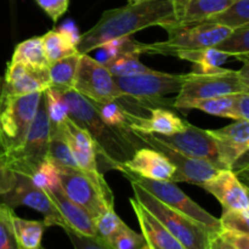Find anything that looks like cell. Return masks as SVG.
Segmentation results:
<instances>
[{
	"label": "cell",
	"mask_w": 249,
	"mask_h": 249,
	"mask_svg": "<svg viewBox=\"0 0 249 249\" xmlns=\"http://www.w3.org/2000/svg\"><path fill=\"white\" fill-rule=\"evenodd\" d=\"M184 0H129L124 6L106 10L94 27L82 34L78 53H89L106 41L130 36L147 27L179 22Z\"/></svg>",
	"instance_id": "cell-1"
},
{
	"label": "cell",
	"mask_w": 249,
	"mask_h": 249,
	"mask_svg": "<svg viewBox=\"0 0 249 249\" xmlns=\"http://www.w3.org/2000/svg\"><path fill=\"white\" fill-rule=\"evenodd\" d=\"M68 106V118L84 129L92 139L96 155L104 160L107 169L124 170V164L136 150L146 147L130 128L109 126L100 118L91 101L74 89L62 91Z\"/></svg>",
	"instance_id": "cell-2"
},
{
	"label": "cell",
	"mask_w": 249,
	"mask_h": 249,
	"mask_svg": "<svg viewBox=\"0 0 249 249\" xmlns=\"http://www.w3.org/2000/svg\"><path fill=\"white\" fill-rule=\"evenodd\" d=\"M43 92L10 94L0 82V155H10L26 141Z\"/></svg>",
	"instance_id": "cell-3"
},
{
	"label": "cell",
	"mask_w": 249,
	"mask_h": 249,
	"mask_svg": "<svg viewBox=\"0 0 249 249\" xmlns=\"http://www.w3.org/2000/svg\"><path fill=\"white\" fill-rule=\"evenodd\" d=\"M249 91L248 61L241 71H231L223 68L214 73L192 72L184 74L181 88L175 97L173 106L186 108L195 100L235 95Z\"/></svg>",
	"instance_id": "cell-4"
},
{
	"label": "cell",
	"mask_w": 249,
	"mask_h": 249,
	"mask_svg": "<svg viewBox=\"0 0 249 249\" xmlns=\"http://www.w3.org/2000/svg\"><path fill=\"white\" fill-rule=\"evenodd\" d=\"M135 199L142 204L185 249H209L213 233L198 221L174 211L136 182L130 181ZM216 236V235H215Z\"/></svg>",
	"instance_id": "cell-5"
},
{
	"label": "cell",
	"mask_w": 249,
	"mask_h": 249,
	"mask_svg": "<svg viewBox=\"0 0 249 249\" xmlns=\"http://www.w3.org/2000/svg\"><path fill=\"white\" fill-rule=\"evenodd\" d=\"M164 29L169 33V38L165 41L152 44L139 43L140 53L178 56V53L182 51L214 48L232 31L229 27L209 22H201L189 26L172 24L164 27Z\"/></svg>",
	"instance_id": "cell-6"
},
{
	"label": "cell",
	"mask_w": 249,
	"mask_h": 249,
	"mask_svg": "<svg viewBox=\"0 0 249 249\" xmlns=\"http://www.w3.org/2000/svg\"><path fill=\"white\" fill-rule=\"evenodd\" d=\"M58 172L61 187L66 196L82 207L94 220L108 209L114 208L113 194L101 173L70 168H61Z\"/></svg>",
	"instance_id": "cell-7"
},
{
	"label": "cell",
	"mask_w": 249,
	"mask_h": 249,
	"mask_svg": "<svg viewBox=\"0 0 249 249\" xmlns=\"http://www.w3.org/2000/svg\"><path fill=\"white\" fill-rule=\"evenodd\" d=\"M50 121L45 94L41 95L36 118L23 145L10 155H0L14 173L31 178L39 165L48 160Z\"/></svg>",
	"instance_id": "cell-8"
},
{
	"label": "cell",
	"mask_w": 249,
	"mask_h": 249,
	"mask_svg": "<svg viewBox=\"0 0 249 249\" xmlns=\"http://www.w3.org/2000/svg\"><path fill=\"white\" fill-rule=\"evenodd\" d=\"M123 174L130 181L136 182L141 187H143L146 191L150 192L152 196L160 199L165 206L170 207L174 211L180 212V213L190 216L194 220L198 221L204 228L208 229L214 236L220 233L221 225L219 219L209 214L201 206H198L196 202L192 201L181 189L177 186L175 182L169 181V180L146 179V178L139 177V175L128 172V170L123 172Z\"/></svg>",
	"instance_id": "cell-9"
},
{
	"label": "cell",
	"mask_w": 249,
	"mask_h": 249,
	"mask_svg": "<svg viewBox=\"0 0 249 249\" xmlns=\"http://www.w3.org/2000/svg\"><path fill=\"white\" fill-rule=\"evenodd\" d=\"M182 79L184 74H172L155 70L128 77H114L122 97H130L141 102H156L162 100L164 95L179 92Z\"/></svg>",
	"instance_id": "cell-10"
},
{
	"label": "cell",
	"mask_w": 249,
	"mask_h": 249,
	"mask_svg": "<svg viewBox=\"0 0 249 249\" xmlns=\"http://www.w3.org/2000/svg\"><path fill=\"white\" fill-rule=\"evenodd\" d=\"M73 89L94 102H108L122 99L114 77L107 68L88 53L80 55Z\"/></svg>",
	"instance_id": "cell-11"
},
{
	"label": "cell",
	"mask_w": 249,
	"mask_h": 249,
	"mask_svg": "<svg viewBox=\"0 0 249 249\" xmlns=\"http://www.w3.org/2000/svg\"><path fill=\"white\" fill-rule=\"evenodd\" d=\"M134 133L147 147L162 153L174 165L175 173L170 179L172 182H191L201 186L203 182L212 179L219 170H221L209 160L189 157L178 152L174 148L157 140L152 134L140 133V131H134Z\"/></svg>",
	"instance_id": "cell-12"
},
{
	"label": "cell",
	"mask_w": 249,
	"mask_h": 249,
	"mask_svg": "<svg viewBox=\"0 0 249 249\" xmlns=\"http://www.w3.org/2000/svg\"><path fill=\"white\" fill-rule=\"evenodd\" d=\"M2 203L14 209L15 207L27 206L36 209L44 215L45 226H60L63 230L68 228L67 223L50 197L40 187L36 186L28 177L16 174V182L7 194L2 195Z\"/></svg>",
	"instance_id": "cell-13"
},
{
	"label": "cell",
	"mask_w": 249,
	"mask_h": 249,
	"mask_svg": "<svg viewBox=\"0 0 249 249\" xmlns=\"http://www.w3.org/2000/svg\"><path fill=\"white\" fill-rule=\"evenodd\" d=\"M152 135L160 142L174 148L182 155L207 160L215 164L219 169H223L219 160L218 141L209 134L208 130H203L189 123L186 128L179 133L172 135Z\"/></svg>",
	"instance_id": "cell-14"
},
{
	"label": "cell",
	"mask_w": 249,
	"mask_h": 249,
	"mask_svg": "<svg viewBox=\"0 0 249 249\" xmlns=\"http://www.w3.org/2000/svg\"><path fill=\"white\" fill-rule=\"evenodd\" d=\"M213 195L224 209H249L248 189L230 169H221L201 185Z\"/></svg>",
	"instance_id": "cell-15"
},
{
	"label": "cell",
	"mask_w": 249,
	"mask_h": 249,
	"mask_svg": "<svg viewBox=\"0 0 249 249\" xmlns=\"http://www.w3.org/2000/svg\"><path fill=\"white\" fill-rule=\"evenodd\" d=\"M218 141L219 160L223 169H231L233 163L249 148V121L237 119L225 128L208 130Z\"/></svg>",
	"instance_id": "cell-16"
},
{
	"label": "cell",
	"mask_w": 249,
	"mask_h": 249,
	"mask_svg": "<svg viewBox=\"0 0 249 249\" xmlns=\"http://www.w3.org/2000/svg\"><path fill=\"white\" fill-rule=\"evenodd\" d=\"M0 82L10 94L26 95L32 92H43L50 88L49 68L36 70L22 63L10 62L4 77L0 78Z\"/></svg>",
	"instance_id": "cell-17"
},
{
	"label": "cell",
	"mask_w": 249,
	"mask_h": 249,
	"mask_svg": "<svg viewBox=\"0 0 249 249\" xmlns=\"http://www.w3.org/2000/svg\"><path fill=\"white\" fill-rule=\"evenodd\" d=\"M125 170L146 179L169 181L175 173L174 165L169 160L151 147H141L136 150L133 157L124 164L123 172Z\"/></svg>",
	"instance_id": "cell-18"
},
{
	"label": "cell",
	"mask_w": 249,
	"mask_h": 249,
	"mask_svg": "<svg viewBox=\"0 0 249 249\" xmlns=\"http://www.w3.org/2000/svg\"><path fill=\"white\" fill-rule=\"evenodd\" d=\"M46 192L53 203L60 212L62 218L67 223L68 228L73 229L77 232L83 233L87 236H96V228H95V220L82 208L71 201L66 194L63 192L61 184L55 185L50 189H43Z\"/></svg>",
	"instance_id": "cell-19"
},
{
	"label": "cell",
	"mask_w": 249,
	"mask_h": 249,
	"mask_svg": "<svg viewBox=\"0 0 249 249\" xmlns=\"http://www.w3.org/2000/svg\"><path fill=\"white\" fill-rule=\"evenodd\" d=\"M62 129L71 152L80 169L89 173H100L97 169L96 150L89 134L70 118L65 119Z\"/></svg>",
	"instance_id": "cell-20"
},
{
	"label": "cell",
	"mask_w": 249,
	"mask_h": 249,
	"mask_svg": "<svg viewBox=\"0 0 249 249\" xmlns=\"http://www.w3.org/2000/svg\"><path fill=\"white\" fill-rule=\"evenodd\" d=\"M128 122L131 130L156 135H172L179 133L189 124V122L180 118L174 112L164 108L151 109V116L148 118L129 113Z\"/></svg>",
	"instance_id": "cell-21"
},
{
	"label": "cell",
	"mask_w": 249,
	"mask_h": 249,
	"mask_svg": "<svg viewBox=\"0 0 249 249\" xmlns=\"http://www.w3.org/2000/svg\"><path fill=\"white\" fill-rule=\"evenodd\" d=\"M131 207L141 228V235L151 249H185L181 243L135 198H130Z\"/></svg>",
	"instance_id": "cell-22"
},
{
	"label": "cell",
	"mask_w": 249,
	"mask_h": 249,
	"mask_svg": "<svg viewBox=\"0 0 249 249\" xmlns=\"http://www.w3.org/2000/svg\"><path fill=\"white\" fill-rule=\"evenodd\" d=\"M235 0H184L179 26L201 23L209 17L224 11Z\"/></svg>",
	"instance_id": "cell-23"
},
{
	"label": "cell",
	"mask_w": 249,
	"mask_h": 249,
	"mask_svg": "<svg viewBox=\"0 0 249 249\" xmlns=\"http://www.w3.org/2000/svg\"><path fill=\"white\" fill-rule=\"evenodd\" d=\"M48 160L55 164L58 169L70 168V169H80L75 162L67 140L63 134L62 124L51 125L50 124V140H49ZM83 170V169H82Z\"/></svg>",
	"instance_id": "cell-24"
},
{
	"label": "cell",
	"mask_w": 249,
	"mask_h": 249,
	"mask_svg": "<svg viewBox=\"0 0 249 249\" xmlns=\"http://www.w3.org/2000/svg\"><path fill=\"white\" fill-rule=\"evenodd\" d=\"M11 62L22 63L27 67L36 68V70L49 68L50 65L45 56L41 36H33L18 44L14 51Z\"/></svg>",
	"instance_id": "cell-25"
},
{
	"label": "cell",
	"mask_w": 249,
	"mask_h": 249,
	"mask_svg": "<svg viewBox=\"0 0 249 249\" xmlns=\"http://www.w3.org/2000/svg\"><path fill=\"white\" fill-rule=\"evenodd\" d=\"M177 57L187 60L195 65L196 73H214L221 71V66L226 62L229 55L215 48H206L201 50L182 51Z\"/></svg>",
	"instance_id": "cell-26"
},
{
	"label": "cell",
	"mask_w": 249,
	"mask_h": 249,
	"mask_svg": "<svg viewBox=\"0 0 249 249\" xmlns=\"http://www.w3.org/2000/svg\"><path fill=\"white\" fill-rule=\"evenodd\" d=\"M79 58L80 53H74V55L67 56L51 63L49 66L50 88L57 89L60 91L73 89Z\"/></svg>",
	"instance_id": "cell-27"
},
{
	"label": "cell",
	"mask_w": 249,
	"mask_h": 249,
	"mask_svg": "<svg viewBox=\"0 0 249 249\" xmlns=\"http://www.w3.org/2000/svg\"><path fill=\"white\" fill-rule=\"evenodd\" d=\"M12 228L19 249H38L41 247V237L46 228L44 221L26 220L18 218L14 213Z\"/></svg>",
	"instance_id": "cell-28"
},
{
	"label": "cell",
	"mask_w": 249,
	"mask_h": 249,
	"mask_svg": "<svg viewBox=\"0 0 249 249\" xmlns=\"http://www.w3.org/2000/svg\"><path fill=\"white\" fill-rule=\"evenodd\" d=\"M41 39H43L44 51L49 65L67 56L78 53L77 45L58 29L48 32L45 36H41Z\"/></svg>",
	"instance_id": "cell-29"
},
{
	"label": "cell",
	"mask_w": 249,
	"mask_h": 249,
	"mask_svg": "<svg viewBox=\"0 0 249 249\" xmlns=\"http://www.w3.org/2000/svg\"><path fill=\"white\" fill-rule=\"evenodd\" d=\"M139 56H140L139 53H125L102 61L101 63L113 77H128V75L152 71L140 62Z\"/></svg>",
	"instance_id": "cell-30"
},
{
	"label": "cell",
	"mask_w": 249,
	"mask_h": 249,
	"mask_svg": "<svg viewBox=\"0 0 249 249\" xmlns=\"http://www.w3.org/2000/svg\"><path fill=\"white\" fill-rule=\"evenodd\" d=\"M203 22L221 24L231 29L247 26L249 24V0H235L224 11L209 17Z\"/></svg>",
	"instance_id": "cell-31"
},
{
	"label": "cell",
	"mask_w": 249,
	"mask_h": 249,
	"mask_svg": "<svg viewBox=\"0 0 249 249\" xmlns=\"http://www.w3.org/2000/svg\"><path fill=\"white\" fill-rule=\"evenodd\" d=\"M229 56L248 61L249 56V24L231 31L225 39L214 46Z\"/></svg>",
	"instance_id": "cell-32"
},
{
	"label": "cell",
	"mask_w": 249,
	"mask_h": 249,
	"mask_svg": "<svg viewBox=\"0 0 249 249\" xmlns=\"http://www.w3.org/2000/svg\"><path fill=\"white\" fill-rule=\"evenodd\" d=\"M119 100V99H118ZM118 100L108 102H94L91 101L92 106L99 113L100 118L109 126L119 129H128L129 122L128 117L130 112L126 111L121 104H118Z\"/></svg>",
	"instance_id": "cell-33"
},
{
	"label": "cell",
	"mask_w": 249,
	"mask_h": 249,
	"mask_svg": "<svg viewBox=\"0 0 249 249\" xmlns=\"http://www.w3.org/2000/svg\"><path fill=\"white\" fill-rule=\"evenodd\" d=\"M235 95H226V96L211 97V99L195 100L187 105L186 108H196L212 114V116L218 117H231V108H232L233 101H235Z\"/></svg>",
	"instance_id": "cell-34"
},
{
	"label": "cell",
	"mask_w": 249,
	"mask_h": 249,
	"mask_svg": "<svg viewBox=\"0 0 249 249\" xmlns=\"http://www.w3.org/2000/svg\"><path fill=\"white\" fill-rule=\"evenodd\" d=\"M48 105L49 121L51 125H61L68 118V106L63 97L62 91L53 88H48L44 90Z\"/></svg>",
	"instance_id": "cell-35"
},
{
	"label": "cell",
	"mask_w": 249,
	"mask_h": 249,
	"mask_svg": "<svg viewBox=\"0 0 249 249\" xmlns=\"http://www.w3.org/2000/svg\"><path fill=\"white\" fill-rule=\"evenodd\" d=\"M104 242L111 249H139L146 243L142 235L136 233L124 223L108 240Z\"/></svg>",
	"instance_id": "cell-36"
},
{
	"label": "cell",
	"mask_w": 249,
	"mask_h": 249,
	"mask_svg": "<svg viewBox=\"0 0 249 249\" xmlns=\"http://www.w3.org/2000/svg\"><path fill=\"white\" fill-rule=\"evenodd\" d=\"M14 209L0 203V249H19L12 228Z\"/></svg>",
	"instance_id": "cell-37"
},
{
	"label": "cell",
	"mask_w": 249,
	"mask_h": 249,
	"mask_svg": "<svg viewBox=\"0 0 249 249\" xmlns=\"http://www.w3.org/2000/svg\"><path fill=\"white\" fill-rule=\"evenodd\" d=\"M219 221L221 230L249 233V209H224Z\"/></svg>",
	"instance_id": "cell-38"
},
{
	"label": "cell",
	"mask_w": 249,
	"mask_h": 249,
	"mask_svg": "<svg viewBox=\"0 0 249 249\" xmlns=\"http://www.w3.org/2000/svg\"><path fill=\"white\" fill-rule=\"evenodd\" d=\"M29 179L36 186L40 187V189H50V187L60 184V172L55 164L46 160L39 165L38 169L33 173Z\"/></svg>",
	"instance_id": "cell-39"
},
{
	"label": "cell",
	"mask_w": 249,
	"mask_h": 249,
	"mask_svg": "<svg viewBox=\"0 0 249 249\" xmlns=\"http://www.w3.org/2000/svg\"><path fill=\"white\" fill-rule=\"evenodd\" d=\"M97 49H102V51L105 53V60H108V58L114 57L117 55H121V53H139V43L135 41L134 39H131L130 36H123V38H116L111 39V40L106 41L102 45H100ZM141 55V53H140Z\"/></svg>",
	"instance_id": "cell-40"
},
{
	"label": "cell",
	"mask_w": 249,
	"mask_h": 249,
	"mask_svg": "<svg viewBox=\"0 0 249 249\" xmlns=\"http://www.w3.org/2000/svg\"><path fill=\"white\" fill-rule=\"evenodd\" d=\"M122 225L123 221L117 215L114 208L108 209L95 220L96 236L102 241H107Z\"/></svg>",
	"instance_id": "cell-41"
},
{
	"label": "cell",
	"mask_w": 249,
	"mask_h": 249,
	"mask_svg": "<svg viewBox=\"0 0 249 249\" xmlns=\"http://www.w3.org/2000/svg\"><path fill=\"white\" fill-rule=\"evenodd\" d=\"M74 249H111L97 236H87L77 232L73 229H65Z\"/></svg>",
	"instance_id": "cell-42"
},
{
	"label": "cell",
	"mask_w": 249,
	"mask_h": 249,
	"mask_svg": "<svg viewBox=\"0 0 249 249\" xmlns=\"http://www.w3.org/2000/svg\"><path fill=\"white\" fill-rule=\"evenodd\" d=\"M36 4L46 12L53 22L57 21L68 10L70 0H36Z\"/></svg>",
	"instance_id": "cell-43"
},
{
	"label": "cell",
	"mask_w": 249,
	"mask_h": 249,
	"mask_svg": "<svg viewBox=\"0 0 249 249\" xmlns=\"http://www.w3.org/2000/svg\"><path fill=\"white\" fill-rule=\"evenodd\" d=\"M231 119H245L249 121V91L236 94L232 108H231Z\"/></svg>",
	"instance_id": "cell-44"
},
{
	"label": "cell",
	"mask_w": 249,
	"mask_h": 249,
	"mask_svg": "<svg viewBox=\"0 0 249 249\" xmlns=\"http://www.w3.org/2000/svg\"><path fill=\"white\" fill-rule=\"evenodd\" d=\"M219 236L235 249H249V233L232 230H221Z\"/></svg>",
	"instance_id": "cell-45"
},
{
	"label": "cell",
	"mask_w": 249,
	"mask_h": 249,
	"mask_svg": "<svg viewBox=\"0 0 249 249\" xmlns=\"http://www.w3.org/2000/svg\"><path fill=\"white\" fill-rule=\"evenodd\" d=\"M16 182V173L12 172L0 156V196L7 194Z\"/></svg>",
	"instance_id": "cell-46"
},
{
	"label": "cell",
	"mask_w": 249,
	"mask_h": 249,
	"mask_svg": "<svg viewBox=\"0 0 249 249\" xmlns=\"http://www.w3.org/2000/svg\"><path fill=\"white\" fill-rule=\"evenodd\" d=\"M209 249H235V248L231 247V246L229 245V243H226L220 236L216 235L214 236V237H212L211 243H209Z\"/></svg>",
	"instance_id": "cell-47"
},
{
	"label": "cell",
	"mask_w": 249,
	"mask_h": 249,
	"mask_svg": "<svg viewBox=\"0 0 249 249\" xmlns=\"http://www.w3.org/2000/svg\"><path fill=\"white\" fill-rule=\"evenodd\" d=\"M139 249H151L150 247H148V246L147 245H146V243H145V245H142V246H141V247L140 248H139Z\"/></svg>",
	"instance_id": "cell-48"
},
{
	"label": "cell",
	"mask_w": 249,
	"mask_h": 249,
	"mask_svg": "<svg viewBox=\"0 0 249 249\" xmlns=\"http://www.w3.org/2000/svg\"><path fill=\"white\" fill-rule=\"evenodd\" d=\"M38 249H43V248H41V247H40V248H38Z\"/></svg>",
	"instance_id": "cell-49"
}]
</instances>
